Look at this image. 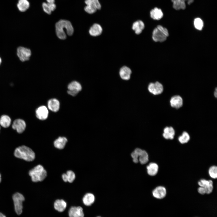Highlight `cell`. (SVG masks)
I'll list each match as a JSON object with an SVG mask.
<instances>
[{
	"label": "cell",
	"mask_w": 217,
	"mask_h": 217,
	"mask_svg": "<svg viewBox=\"0 0 217 217\" xmlns=\"http://www.w3.org/2000/svg\"><path fill=\"white\" fill-rule=\"evenodd\" d=\"M55 31L58 37L60 39H64L66 38V31L69 36L72 35L74 33V28L71 22L69 20L61 19L55 24Z\"/></svg>",
	"instance_id": "1"
},
{
	"label": "cell",
	"mask_w": 217,
	"mask_h": 217,
	"mask_svg": "<svg viewBox=\"0 0 217 217\" xmlns=\"http://www.w3.org/2000/svg\"><path fill=\"white\" fill-rule=\"evenodd\" d=\"M14 155L17 158L30 162L33 161L35 157L34 152L29 147L23 145L17 148L14 152Z\"/></svg>",
	"instance_id": "2"
},
{
	"label": "cell",
	"mask_w": 217,
	"mask_h": 217,
	"mask_svg": "<svg viewBox=\"0 0 217 217\" xmlns=\"http://www.w3.org/2000/svg\"><path fill=\"white\" fill-rule=\"evenodd\" d=\"M33 182H38L43 181L47 176V172L43 167L39 165L30 170L29 173Z\"/></svg>",
	"instance_id": "3"
},
{
	"label": "cell",
	"mask_w": 217,
	"mask_h": 217,
	"mask_svg": "<svg viewBox=\"0 0 217 217\" xmlns=\"http://www.w3.org/2000/svg\"><path fill=\"white\" fill-rule=\"evenodd\" d=\"M169 35L167 29L161 25H158L153 30L152 38L155 42L165 41Z\"/></svg>",
	"instance_id": "4"
},
{
	"label": "cell",
	"mask_w": 217,
	"mask_h": 217,
	"mask_svg": "<svg viewBox=\"0 0 217 217\" xmlns=\"http://www.w3.org/2000/svg\"><path fill=\"white\" fill-rule=\"evenodd\" d=\"M15 210L18 215H20L22 212L23 202L24 200V196L21 194L16 193L12 197Z\"/></svg>",
	"instance_id": "5"
},
{
	"label": "cell",
	"mask_w": 217,
	"mask_h": 217,
	"mask_svg": "<svg viewBox=\"0 0 217 217\" xmlns=\"http://www.w3.org/2000/svg\"><path fill=\"white\" fill-rule=\"evenodd\" d=\"M147 89L149 92L154 96L161 94L163 91L162 85L158 81L151 82L148 84Z\"/></svg>",
	"instance_id": "6"
},
{
	"label": "cell",
	"mask_w": 217,
	"mask_h": 217,
	"mask_svg": "<svg viewBox=\"0 0 217 217\" xmlns=\"http://www.w3.org/2000/svg\"><path fill=\"white\" fill-rule=\"evenodd\" d=\"M31 55V50L26 47L19 46L17 49V55L20 60L24 62L28 60Z\"/></svg>",
	"instance_id": "7"
},
{
	"label": "cell",
	"mask_w": 217,
	"mask_h": 217,
	"mask_svg": "<svg viewBox=\"0 0 217 217\" xmlns=\"http://www.w3.org/2000/svg\"><path fill=\"white\" fill-rule=\"evenodd\" d=\"M132 73L131 68L126 65H123L119 68L118 74L120 78L122 80L128 81L131 78Z\"/></svg>",
	"instance_id": "8"
},
{
	"label": "cell",
	"mask_w": 217,
	"mask_h": 217,
	"mask_svg": "<svg viewBox=\"0 0 217 217\" xmlns=\"http://www.w3.org/2000/svg\"><path fill=\"white\" fill-rule=\"evenodd\" d=\"M145 27L144 22L141 20H137L133 22L131 28L135 34L139 35L143 31Z\"/></svg>",
	"instance_id": "9"
},
{
	"label": "cell",
	"mask_w": 217,
	"mask_h": 217,
	"mask_svg": "<svg viewBox=\"0 0 217 217\" xmlns=\"http://www.w3.org/2000/svg\"><path fill=\"white\" fill-rule=\"evenodd\" d=\"M68 93L73 96H76L82 90V86L78 82L74 81L68 85Z\"/></svg>",
	"instance_id": "10"
},
{
	"label": "cell",
	"mask_w": 217,
	"mask_h": 217,
	"mask_svg": "<svg viewBox=\"0 0 217 217\" xmlns=\"http://www.w3.org/2000/svg\"><path fill=\"white\" fill-rule=\"evenodd\" d=\"M103 31V29L102 26L99 23H95L90 27L89 33L91 36L98 37L102 35Z\"/></svg>",
	"instance_id": "11"
},
{
	"label": "cell",
	"mask_w": 217,
	"mask_h": 217,
	"mask_svg": "<svg viewBox=\"0 0 217 217\" xmlns=\"http://www.w3.org/2000/svg\"><path fill=\"white\" fill-rule=\"evenodd\" d=\"M12 127L14 130H16L18 133H22L26 128V123L22 119H16L14 121Z\"/></svg>",
	"instance_id": "12"
},
{
	"label": "cell",
	"mask_w": 217,
	"mask_h": 217,
	"mask_svg": "<svg viewBox=\"0 0 217 217\" xmlns=\"http://www.w3.org/2000/svg\"><path fill=\"white\" fill-rule=\"evenodd\" d=\"M166 193V188L164 187L160 186L156 187L152 191V194L154 197L159 199L165 198Z\"/></svg>",
	"instance_id": "13"
},
{
	"label": "cell",
	"mask_w": 217,
	"mask_h": 217,
	"mask_svg": "<svg viewBox=\"0 0 217 217\" xmlns=\"http://www.w3.org/2000/svg\"><path fill=\"white\" fill-rule=\"evenodd\" d=\"M69 217H84L83 208L80 206L71 207L68 211Z\"/></svg>",
	"instance_id": "14"
},
{
	"label": "cell",
	"mask_w": 217,
	"mask_h": 217,
	"mask_svg": "<svg viewBox=\"0 0 217 217\" xmlns=\"http://www.w3.org/2000/svg\"><path fill=\"white\" fill-rule=\"evenodd\" d=\"M36 114V116L38 119L40 120H44L47 118L49 112L47 107L43 105L37 108Z\"/></svg>",
	"instance_id": "15"
},
{
	"label": "cell",
	"mask_w": 217,
	"mask_h": 217,
	"mask_svg": "<svg viewBox=\"0 0 217 217\" xmlns=\"http://www.w3.org/2000/svg\"><path fill=\"white\" fill-rule=\"evenodd\" d=\"M171 106L173 108L178 109L181 107L183 105V100L179 95L172 96L170 100Z\"/></svg>",
	"instance_id": "16"
},
{
	"label": "cell",
	"mask_w": 217,
	"mask_h": 217,
	"mask_svg": "<svg viewBox=\"0 0 217 217\" xmlns=\"http://www.w3.org/2000/svg\"><path fill=\"white\" fill-rule=\"evenodd\" d=\"M150 16L153 20H159L163 17V13L161 9L155 7L150 11Z\"/></svg>",
	"instance_id": "17"
},
{
	"label": "cell",
	"mask_w": 217,
	"mask_h": 217,
	"mask_svg": "<svg viewBox=\"0 0 217 217\" xmlns=\"http://www.w3.org/2000/svg\"><path fill=\"white\" fill-rule=\"evenodd\" d=\"M49 109L54 112H58L60 108V103L59 101L55 98L49 100L47 103Z\"/></svg>",
	"instance_id": "18"
},
{
	"label": "cell",
	"mask_w": 217,
	"mask_h": 217,
	"mask_svg": "<svg viewBox=\"0 0 217 217\" xmlns=\"http://www.w3.org/2000/svg\"><path fill=\"white\" fill-rule=\"evenodd\" d=\"M148 174L150 176H154L157 173L159 170V166L155 162L149 163L146 167Z\"/></svg>",
	"instance_id": "19"
},
{
	"label": "cell",
	"mask_w": 217,
	"mask_h": 217,
	"mask_svg": "<svg viewBox=\"0 0 217 217\" xmlns=\"http://www.w3.org/2000/svg\"><path fill=\"white\" fill-rule=\"evenodd\" d=\"M175 131L172 127H166L163 130L162 136L164 138L167 140H172L175 135Z\"/></svg>",
	"instance_id": "20"
},
{
	"label": "cell",
	"mask_w": 217,
	"mask_h": 217,
	"mask_svg": "<svg viewBox=\"0 0 217 217\" xmlns=\"http://www.w3.org/2000/svg\"><path fill=\"white\" fill-rule=\"evenodd\" d=\"M67 205L66 202L62 199H58L56 200L54 204L55 209L60 212H63L66 208Z\"/></svg>",
	"instance_id": "21"
},
{
	"label": "cell",
	"mask_w": 217,
	"mask_h": 217,
	"mask_svg": "<svg viewBox=\"0 0 217 217\" xmlns=\"http://www.w3.org/2000/svg\"><path fill=\"white\" fill-rule=\"evenodd\" d=\"M84 2L86 6L84 7V10L87 13L92 14L97 11V10L95 5L90 0H85Z\"/></svg>",
	"instance_id": "22"
},
{
	"label": "cell",
	"mask_w": 217,
	"mask_h": 217,
	"mask_svg": "<svg viewBox=\"0 0 217 217\" xmlns=\"http://www.w3.org/2000/svg\"><path fill=\"white\" fill-rule=\"evenodd\" d=\"M67 141L68 140L65 137H60L54 141V145L55 148L62 149L64 147Z\"/></svg>",
	"instance_id": "23"
},
{
	"label": "cell",
	"mask_w": 217,
	"mask_h": 217,
	"mask_svg": "<svg viewBox=\"0 0 217 217\" xmlns=\"http://www.w3.org/2000/svg\"><path fill=\"white\" fill-rule=\"evenodd\" d=\"M82 200L83 204L85 205L90 206L94 203L95 197L93 194L91 193H88L84 195Z\"/></svg>",
	"instance_id": "24"
},
{
	"label": "cell",
	"mask_w": 217,
	"mask_h": 217,
	"mask_svg": "<svg viewBox=\"0 0 217 217\" xmlns=\"http://www.w3.org/2000/svg\"><path fill=\"white\" fill-rule=\"evenodd\" d=\"M171 1L173 8L176 10H184L186 8V0H171Z\"/></svg>",
	"instance_id": "25"
},
{
	"label": "cell",
	"mask_w": 217,
	"mask_h": 217,
	"mask_svg": "<svg viewBox=\"0 0 217 217\" xmlns=\"http://www.w3.org/2000/svg\"><path fill=\"white\" fill-rule=\"evenodd\" d=\"M149 159V155L147 152L141 149L138 157L139 162L141 164L144 165L148 162Z\"/></svg>",
	"instance_id": "26"
},
{
	"label": "cell",
	"mask_w": 217,
	"mask_h": 217,
	"mask_svg": "<svg viewBox=\"0 0 217 217\" xmlns=\"http://www.w3.org/2000/svg\"><path fill=\"white\" fill-rule=\"evenodd\" d=\"M62 177L65 182L72 183L75 179V175L73 171L69 170L67 171L66 173L63 174Z\"/></svg>",
	"instance_id": "27"
},
{
	"label": "cell",
	"mask_w": 217,
	"mask_h": 217,
	"mask_svg": "<svg viewBox=\"0 0 217 217\" xmlns=\"http://www.w3.org/2000/svg\"><path fill=\"white\" fill-rule=\"evenodd\" d=\"M11 118L7 115H2L0 118V125L4 128L8 127L11 124Z\"/></svg>",
	"instance_id": "28"
},
{
	"label": "cell",
	"mask_w": 217,
	"mask_h": 217,
	"mask_svg": "<svg viewBox=\"0 0 217 217\" xmlns=\"http://www.w3.org/2000/svg\"><path fill=\"white\" fill-rule=\"evenodd\" d=\"M30 4L27 0H19L17 4L19 10L22 12H24L29 8Z\"/></svg>",
	"instance_id": "29"
},
{
	"label": "cell",
	"mask_w": 217,
	"mask_h": 217,
	"mask_svg": "<svg viewBox=\"0 0 217 217\" xmlns=\"http://www.w3.org/2000/svg\"><path fill=\"white\" fill-rule=\"evenodd\" d=\"M190 136L188 133L186 132H183L181 135L178 138L179 142L181 144H184L187 143L190 140Z\"/></svg>",
	"instance_id": "30"
},
{
	"label": "cell",
	"mask_w": 217,
	"mask_h": 217,
	"mask_svg": "<svg viewBox=\"0 0 217 217\" xmlns=\"http://www.w3.org/2000/svg\"><path fill=\"white\" fill-rule=\"evenodd\" d=\"M140 149V148H137L131 153V156L132 159L133 161L135 163L139 162L138 157Z\"/></svg>",
	"instance_id": "31"
},
{
	"label": "cell",
	"mask_w": 217,
	"mask_h": 217,
	"mask_svg": "<svg viewBox=\"0 0 217 217\" xmlns=\"http://www.w3.org/2000/svg\"><path fill=\"white\" fill-rule=\"evenodd\" d=\"M194 25L195 27L197 30H201L203 26V20L200 18H195L194 20Z\"/></svg>",
	"instance_id": "32"
},
{
	"label": "cell",
	"mask_w": 217,
	"mask_h": 217,
	"mask_svg": "<svg viewBox=\"0 0 217 217\" xmlns=\"http://www.w3.org/2000/svg\"><path fill=\"white\" fill-rule=\"evenodd\" d=\"M209 174L210 176L213 179L217 178V167L216 166H211L209 170Z\"/></svg>",
	"instance_id": "33"
},
{
	"label": "cell",
	"mask_w": 217,
	"mask_h": 217,
	"mask_svg": "<svg viewBox=\"0 0 217 217\" xmlns=\"http://www.w3.org/2000/svg\"><path fill=\"white\" fill-rule=\"evenodd\" d=\"M213 182L211 181L209 185L204 187L206 194H209L212 192L213 188Z\"/></svg>",
	"instance_id": "34"
},
{
	"label": "cell",
	"mask_w": 217,
	"mask_h": 217,
	"mask_svg": "<svg viewBox=\"0 0 217 217\" xmlns=\"http://www.w3.org/2000/svg\"><path fill=\"white\" fill-rule=\"evenodd\" d=\"M211 180H207L205 179H202L198 182V184L200 187H205L209 185Z\"/></svg>",
	"instance_id": "35"
},
{
	"label": "cell",
	"mask_w": 217,
	"mask_h": 217,
	"mask_svg": "<svg viewBox=\"0 0 217 217\" xmlns=\"http://www.w3.org/2000/svg\"><path fill=\"white\" fill-rule=\"evenodd\" d=\"M42 8L43 11L48 14H51L52 12L49 8L48 4L46 2H44L42 5Z\"/></svg>",
	"instance_id": "36"
},
{
	"label": "cell",
	"mask_w": 217,
	"mask_h": 217,
	"mask_svg": "<svg viewBox=\"0 0 217 217\" xmlns=\"http://www.w3.org/2000/svg\"><path fill=\"white\" fill-rule=\"evenodd\" d=\"M198 192L201 194L204 195L206 194V190L204 187H200L198 189Z\"/></svg>",
	"instance_id": "37"
},
{
	"label": "cell",
	"mask_w": 217,
	"mask_h": 217,
	"mask_svg": "<svg viewBox=\"0 0 217 217\" xmlns=\"http://www.w3.org/2000/svg\"><path fill=\"white\" fill-rule=\"evenodd\" d=\"M48 4L52 12L54 11L55 10L56 6L55 3Z\"/></svg>",
	"instance_id": "38"
},
{
	"label": "cell",
	"mask_w": 217,
	"mask_h": 217,
	"mask_svg": "<svg viewBox=\"0 0 217 217\" xmlns=\"http://www.w3.org/2000/svg\"><path fill=\"white\" fill-rule=\"evenodd\" d=\"M47 3L48 4H51L55 3V0H46Z\"/></svg>",
	"instance_id": "39"
},
{
	"label": "cell",
	"mask_w": 217,
	"mask_h": 217,
	"mask_svg": "<svg viewBox=\"0 0 217 217\" xmlns=\"http://www.w3.org/2000/svg\"><path fill=\"white\" fill-rule=\"evenodd\" d=\"M214 95L215 97L216 98L217 96V91L216 88H215V90L214 93Z\"/></svg>",
	"instance_id": "40"
},
{
	"label": "cell",
	"mask_w": 217,
	"mask_h": 217,
	"mask_svg": "<svg viewBox=\"0 0 217 217\" xmlns=\"http://www.w3.org/2000/svg\"><path fill=\"white\" fill-rule=\"evenodd\" d=\"M0 217H6V216L2 213L0 212Z\"/></svg>",
	"instance_id": "41"
},
{
	"label": "cell",
	"mask_w": 217,
	"mask_h": 217,
	"mask_svg": "<svg viewBox=\"0 0 217 217\" xmlns=\"http://www.w3.org/2000/svg\"><path fill=\"white\" fill-rule=\"evenodd\" d=\"M2 60L1 58L0 57V65L2 63Z\"/></svg>",
	"instance_id": "42"
},
{
	"label": "cell",
	"mask_w": 217,
	"mask_h": 217,
	"mask_svg": "<svg viewBox=\"0 0 217 217\" xmlns=\"http://www.w3.org/2000/svg\"><path fill=\"white\" fill-rule=\"evenodd\" d=\"M1 175L0 174V183L1 182Z\"/></svg>",
	"instance_id": "43"
},
{
	"label": "cell",
	"mask_w": 217,
	"mask_h": 217,
	"mask_svg": "<svg viewBox=\"0 0 217 217\" xmlns=\"http://www.w3.org/2000/svg\"></svg>",
	"instance_id": "44"
}]
</instances>
